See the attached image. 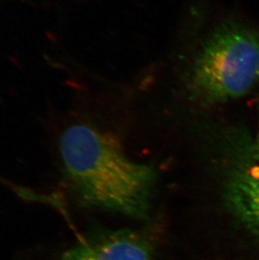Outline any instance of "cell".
<instances>
[{
    "mask_svg": "<svg viewBox=\"0 0 259 260\" xmlns=\"http://www.w3.org/2000/svg\"><path fill=\"white\" fill-rule=\"evenodd\" d=\"M152 248L143 234L122 229L91 236L57 260H152Z\"/></svg>",
    "mask_w": 259,
    "mask_h": 260,
    "instance_id": "obj_4",
    "label": "cell"
},
{
    "mask_svg": "<svg viewBox=\"0 0 259 260\" xmlns=\"http://www.w3.org/2000/svg\"><path fill=\"white\" fill-rule=\"evenodd\" d=\"M258 83V32L226 20L202 42L191 65L187 89L195 103L213 106L247 94Z\"/></svg>",
    "mask_w": 259,
    "mask_h": 260,
    "instance_id": "obj_2",
    "label": "cell"
},
{
    "mask_svg": "<svg viewBox=\"0 0 259 260\" xmlns=\"http://www.w3.org/2000/svg\"><path fill=\"white\" fill-rule=\"evenodd\" d=\"M258 111H259V102H258ZM252 146H253V148H254L256 151L259 153V127H258V132H257V136H256V138H253L252 139Z\"/></svg>",
    "mask_w": 259,
    "mask_h": 260,
    "instance_id": "obj_5",
    "label": "cell"
},
{
    "mask_svg": "<svg viewBox=\"0 0 259 260\" xmlns=\"http://www.w3.org/2000/svg\"><path fill=\"white\" fill-rule=\"evenodd\" d=\"M59 151L84 203L134 217L148 213L156 173L130 159L110 136L88 124H74L61 134Z\"/></svg>",
    "mask_w": 259,
    "mask_h": 260,
    "instance_id": "obj_1",
    "label": "cell"
},
{
    "mask_svg": "<svg viewBox=\"0 0 259 260\" xmlns=\"http://www.w3.org/2000/svg\"><path fill=\"white\" fill-rule=\"evenodd\" d=\"M214 127L230 157L225 184L226 204L241 223L259 238V153L244 128Z\"/></svg>",
    "mask_w": 259,
    "mask_h": 260,
    "instance_id": "obj_3",
    "label": "cell"
}]
</instances>
